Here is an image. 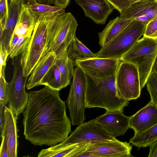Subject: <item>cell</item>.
I'll return each instance as SVG.
<instances>
[{"mask_svg":"<svg viewBox=\"0 0 157 157\" xmlns=\"http://www.w3.org/2000/svg\"><path fill=\"white\" fill-rule=\"evenodd\" d=\"M58 13H46L35 17V25L30 41L21 58L24 76H29L42 57L46 44L48 25Z\"/></svg>","mask_w":157,"mask_h":157,"instance_id":"277c9868","label":"cell"},{"mask_svg":"<svg viewBox=\"0 0 157 157\" xmlns=\"http://www.w3.org/2000/svg\"><path fill=\"white\" fill-rule=\"evenodd\" d=\"M121 61L119 58L95 57L76 60L74 64L90 76L103 78L115 76Z\"/></svg>","mask_w":157,"mask_h":157,"instance_id":"8fae6325","label":"cell"},{"mask_svg":"<svg viewBox=\"0 0 157 157\" xmlns=\"http://www.w3.org/2000/svg\"><path fill=\"white\" fill-rule=\"evenodd\" d=\"M151 101L157 106V74L153 71L151 73L146 82Z\"/></svg>","mask_w":157,"mask_h":157,"instance_id":"f1b7e54d","label":"cell"},{"mask_svg":"<svg viewBox=\"0 0 157 157\" xmlns=\"http://www.w3.org/2000/svg\"><path fill=\"white\" fill-rule=\"evenodd\" d=\"M120 13L138 0H107Z\"/></svg>","mask_w":157,"mask_h":157,"instance_id":"1f68e13d","label":"cell"},{"mask_svg":"<svg viewBox=\"0 0 157 157\" xmlns=\"http://www.w3.org/2000/svg\"><path fill=\"white\" fill-rule=\"evenodd\" d=\"M23 5L35 17L48 13H57L65 11V9L38 2L36 0H24Z\"/></svg>","mask_w":157,"mask_h":157,"instance_id":"484cf974","label":"cell"},{"mask_svg":"<svg viewBox=\"0 0 157 157\" xmlns=\"http://www.w3.org/2000/svg\"><path fill=\"white\" fill-rule=\"evenodd\" d=\"M155 1L157 3V0H155Z\"/></svg>","mask_w":157,"mask_h":157,"instance_id":"7bdbcfd3","label":"cell"},{"mask_svg":"<svg viewBox=\"0 0 157 157\" xmlns=\"http://www.w3.org/2000/svg\"><path fill=\"white\" fill-rule=\"evenodd\" d=\"M118 140L97 123L94 119L78 125L65 140L49 148L57 149L77 144Z\"/></svg>","mask_w":157,"mask_h":157,"instance_id":"9c48e42d","label":"cell"},{"mask_svg":"<svg viewBox=\"0 0 157 157\" xmlns=\"http://www.w3.org/2000/svg\"><path fill=\"white\" fill-rule=\"evenodd\" d=\"M56 57L55 53L50 52L40 58L27 80L25 86L27 89L40 85L42 79L55 63Z\"/></svg>","mask_w":157,"mask_h":157,"instance_id":"d6986e66","label":"cell"},{"mask_svg":"<svg viewBox=\"0 0 157 157\" xmlns=\"http://www.w3.org/2000/svg\"><path fill=\"white\" fill-rule=\"evenodd\" d=\"M6 66L3 67L0 71V101L6 105L8 102L7 95L8 83L5 78Z\"/></svg>","mask_w":157,"mask_h":157,"instance_id":"f546056e","label":"cell"},{"mask_svg":"<svg viewBox=\"0 0 157 157\" xmlns=\"http://www.w3.org/2000/svg\"><path fill=\"white\" fill-rule=\"evenodd\" d=\"M39 3L48 5H52L53 4V0H36Z\"/></svg>","mask_w":157,"mask_h":157,"instance_id":"f35d334b","label":"cell"},{"mask_svg":"<svg viewBox=\"0 0 157 157\" xmlns=\"http://www.w3.org/2000/svg\"><path fill=\"white\" fill-rule=\"evenodd\" d=\"M132 145L130 143L118 140L90 143L84 151L94 157H131Z\"/></svg>","mask_w":157,"mask_h":157,"instance_id":"7c38bea8","label":"cell"},{"mask_svg":"<svg viewBox=\"0 0 157 157\" xmlns=\"http://www.w3.org/2000/svg\"><path fill=\"white\" fill-rule=\"evenodd\" d=\"M67 52L69 58L74 62L95 57L96 53L92 52L85 45L75 36L68 46Z\"/></svg>","mask_w":157,"mask_h":157,"instance_id":"cb8c5ba5","label":"cell"},{"mask_svg":"<svg viewBox=\"0 0 157 157\" xmlns=\"http://www.w3.org/2000/svg\"><path fill=\"white\" fill-rule=\"evenodd\" d=\"M142 15L157 19V3L155 0H138L120 13L119 17L123 20H134Z\"/></svg>","mask_w":157,"mask_h":157,"instance_id":"ac0fdd59","label":"cell"},{"mask_svg":"<svg viewBox=\"0 0 157 157\" xmlns=\"http://www.w3.org/2000/svg\"><path fill=\"white\" fill-rule=\"evenodd\" d=\"M157 140V123L144 132L134 134L129 143L139 149L148 147Z\"/></svg>","mask_w":157,"mask_h":157,"instance_id":"d4e9b609","label":"cell"},{"mask_svg":"<svg viewBox=\"0 0 157 157\" xmlns=\"http://www.w3.org/2000/svg\"><path fill=\"white\" fill-rule=\"evenodd\" d=\"M1 143L0 147V157H8V151L7 146L4 136L1 137Z\"/></svg>","mask_w":157,"mask_h":157,"instance_id":"836d02e7","label":"cell"},{"mask_svg":"<svg viewBox=\"0 0 157 157\" xmlns=\"http://www.w3.org/2000/svg\"><path fill=\"white\" fill-rule=\"evenodd\" d=\"M154 39H157V32L155 35L154 38Z\"/></svg>","mask_w":157,"mask_h":157,"instance_id":"60d3db41","label":"cell"},{"mask_svg":"<svg viewBox=\"0 0 157 157\" xmlns=\"http://www.w3.org/2000/svg\"><path fill=\"white\" fill-rule=\"evenodd\" d=\"M70 0H53L55 6L65 9L69 4Z\"/></svg>","mask_w":157,"mask_h":157,"instance_id":"d590c367","label":"cell"},{"mask_svg":"<svg viewBox=\"0 0 157 157\" xmlns=\"http://www.w3.org/2000/svg\"><path fill=\"white\" fill-rule=\"evenodd\" d=\"M40 85L48 86L59 91L63 89L60 72L55 63L43 77Z\"/></svg>","mask_w":157,"mask_h":157,"instance_id":"4316f807","label":"cell"},{"mask_svg":"<svg viewBox=\"0 0 157 157\" xmlns=\"http://www.w3.org/2000/svg\"><path fill=\"white\" fill-rule=\"evenodd\" d=\"M6 105L3 102L0 101V130H2L4 121V110Z\"/></svg>","mask_w":157,"mask_h":157,"instance_id":"e575fe53","label":"cell"},{"mask_svg":"<svg viewBox=\"0 0 157 157\" xmlns=\"http://www.w3.org/2000/svg\"><path fill=\"white\" fill-rule=\"evenodd\" d=\"M157 32V19L148 22L146 25L144 36L153 38Z\"/></svg>","mask_w":157,"mask_h":157,"instance_id":"d6a6232c","label":"cell"},{"mask_svg":"<svg viewBox=\"0 0 157 157\" xmlns=\"http://www.w3.org/2000/svg\"><path fill=\"white\" fill-rule=\"evenodd\" d=\"M78 26L76 19L70 12L56 13L48 25L46 44L42 57L49 52L57 55L67 50L76 36Z\"/></svg>","mask_w":157,"mask_h":157,"instance_id":"3957f363","label":"cell"},{"mask_svg":"<svg viewBox=\"0 0 157 157\" xmlns=\"http://www.w3.org/2000/svg\"><path fill=\"white\" fill-rule=\"evenodd\" d=\"M73 80L67 103L71 124L79 125L85 119L86 80L85 73L78 67L74 69Z\"/></svg>","mask_w":157,"mask_h":157,"instance_id":"52a82bcc","label":"cell"},{"mask_svg":"<svg viewBox=\"0 0 157 157\" xmlns=\"http://www.w3.org/2000/svg\"><path fill=\"white\" fill-rule=\"evenodd\" d=\"M15 1V0H8L9 3H13Z\"/></svg>","mask_w":157,"mask_h":157,"instance_id":"b9f144b4","label":"cell"},{"mask_svg":"<svg viewBox=\"0 0 157 157\" xmlns=\"http://www.w3.org/2000/svg\"><path fill=\"white\" fill-rule=\"evenodd\" d=\"M119 111H106L96 117V122L114 137L123 136L130 128V117L124 115Z\"/></svg>","mask_w":157,"mask_h":157,"instance_id":"4fadbf2b","label":"cell"},{"mask_svg":"<svg viewBox=\"0 0 157 157\" xmlns=\"http://www.w3.org/2000/svg\"><path fill=\"white\" fill-rule=\"evenodd\" d=\"M148 23L133 20L119 34L102 47L95 57L120 59L143 36Z\"/></svg>","mask_w":157,"mask_h":157,"instance_id":"8992f818","label":"cell"},{"mask_svg":"<svg viewBox=\"0 0 157 157\" xmlns=\"http://www.w3.org/2000/svg\"><path fill=\"white\" fill-rule=\"evenodd\" d=\"M157 56V39L143 36L120 59L121 61L131 63L137 67L141 89L152 71Z\"/></svg>","mask_w":157,"mask_h":157,"instance_id":"5b68a950","label":"cell"},{"mask_svg":"<svg viewBox=\"0 0 157 157\" xmlns=\"http://www.w3.org/2000/svg\"><path fill=\"white\" fill-rule=\"evenodd\" d=\"M150 147L148 157H157V140L151 144Z\"/></svg>","mask_w":157,"mask_h":157,"instance_id":"8d00e7d4","label":"cell"},{"mask_svg":"<svg viewBox=\"0 0 157 157\" xmlns=\"http://www.w3.org/2000/svg\"><path fill=\"white\" fill-rule=\"evenodd\" d=\"M157 123V106L150 101L131 116L129 126L136 134L148 129Z\"/></svg>","mask_w":157,"mask_h":157,"instance_id":"9a60e30c","label":"cell"},{"mask_svg":"<svg viewBox=\"0 0 157 157\" xmlns=\"http://www.w3.org/2000/svg\"><path fill=\"white\" fill-rule=\"evenodd\" d=\"M83 10L86 16L96 23L104 24L115 9L107 0H75Z\"/></svg>","mask_w":157,"mask_h":157,"instance_id":"5bb4252c","label":"cell"},{"mask_svg":"<svg viewBox=\"0 0 157 157\" xmlns=\"http://www.w3.org/2000/svg\"><path fill=\"white\" fill-rule=\"evenodd\" d=\"M31 37L18 38L13 34L10 44L9 56L13 59L21 55L28 45Z\"/></svg>","mask_w":157,"mask_h":157,"instance_id":"83f0119b","label":"cell"},{"mask_svg":"<svg viewBox=\"0 0 157 157\" xmlns=\"http://www.w3.org/2000/svg\"><path fill=\"white\" fill-rule=\"evenodd\" d=\"M154 20L152 18L146 15H142L135 18L134 20L139 21L148 22Z\"/></svg>","mask_w":157,"mask_h":157,"instance_id":"74e56055","label":"cell"},{"mask_svg":"<svg viewBox=\"0 0 157 157\" xmlns=\"http://www.w3.org/2000/svg\"><path fill=\"white\" fill-rule=\"evenodd\" d=\"M59 91L45 86L28 93V102L23 112L24 134L34 145H55L65 140L71 132V121Z\"/></svg>","mask_w":157,"mask_h":157,"instance_id":"6da1fadb","label":"cell"},{"mask_svg":"<svg viewBox=\"0 0 157 157\" xmlns=\"http://www.w3.org/2000/svg\"><path fill=\"white\" fill-rule=\"evenodd\" d=\"M55 64L59 70L63 88L70 84L73 77L74 63L68 56L67 50L56 55Z\"/></svg>","mask_w":157,"mask_h":157,"instance_id":"7402d4cb","label":"cell"},{"mask_svg":"<svg viewBox=\"0 0 157 157\" xmlns=\"http://www.w3.org/2000/svg\"><path fill=\"white\" fill-rule=\"evenodd\" d=\"M86 108H100L106 111L122 112L129 101L120 97L116 89L115 77L97 78L85 74Z\"/></svg>","mask_w":157,"mask_h":157,"instance_id":"7a4b0ae2","label":"cell"},{"mask_svg":"<svg viewBox=\"0 0 157 157\" xmlns=\"http://www.w3.org/2000/svg\"><path fill=\"white\" fill-rule=\"evenodd\" d=\"M35 24V17L23 5L13 34L18 38L31 37Z\"/></svg>","mask_w":157,"mask_h":157,"instance_id":"ffe728a7","label":"cell"},{"mask_svg":"<svg viewBox=\"0 0 157 157\" xmlns=\"http://www.w3.org/2000/svg\"><path fill=\"white\" fill-rule=\"evenodd\" d=\"M21 56V55L12 59L13 77L11 82L8 83L7 88L9 108L17 119L24 111L29 101V95L25 90V86L29 76H23Z\"/></svg>","mask_w":157,"mask_h":157,"instance_id":"ba28073f","label":"cell"},{"mask_svg":"<svg viewBox=\"0 0 157 157\" xmlns=\"http://www.w3.org/2000/svg\"><path fill=\"white\" fill-rule=\"evenodd\" d=\"M117 92L121 98L128 101L140 96L141 88L138 69L128 62L121 61L115 77Z\"/></svg>","mask_w":157,"mask_h":157,"instance_id":"30bf717a","label":"cell"},{"mask_svg":"<svg viewBox=\"0 0 157 157\" xmlns=\"http://www.w3.org/2000/svg\"><path fill=\"white\" fill-rule=\"evenodd\" d=\"M8 16V0H0V29L3 31Z\"/></svg>","mask_w":157,"mask_h":157,"instance_id":"4dcf8cb0","label":"cell"},{"mask_svg":"<svg viewBox=\"0 0 157 157\" xmlns=\"http://www.w3.org/2000/svg\"><path fill=\"white\" fill-rule=\"evenodd\" d=\"M11 109L5 106L4 121L0 137L4 136L8 148V157H16L18 146L17 120Z\"/></svg>","mask_w":157,"mask_h":157,"instance_id":"e0dca14e","label":"cell"},{"mask_svg":"<svg viewBox=\"0 0 157 157\" xmlns=\"http://www.w3.org/2000/svg\"><path fill=\"white\" fill-rule=\"evenodd\" d=\"M123 20L119 17L111 20L103 31L98 33L99 44L101 47L109 42L124 30L133 21Z\"/></svg>","mask_w":157,"mask_h":157,"instance_id":"44dd1931","label":"cell"},{"mask_svg":"<svg viewBox=\"0 0 157 157\" xmlns=\"http://www.w3.org/2000/svg\"><path fill=\"white\" fill-rule=\"evenodd\" d=\"M152 71L157 74V56L153 66Z\"/></svg>","mask_w":157,"mask_h":157,"instance_id":"ab89813d","label":"cell"},{"mask_svg":"<svg viewBox=\"0 0 157 157\" xmlns=\"http://www.w3.org/2000/svg\"><path fill=\"white\" fill-rule=\"evenodd\" d=\"M88 143L77 144L57 149L49 147L42 150L38 154L39 157H74L77 154L84 150Z\"/></svg>","mask_w":157,"mask_h":157,"instance_id":"603a6c76","label":"cell"},{"mask_svg":"<svg viewBox=\"0 0 157 157\" xmlns=\"http://www.w3.org/2000/svg\"><path fill=\"white\" fill-rule=\"evenodd\" d=\"M24 0H15L13 3H8V16L5 28L0 32V51L8 52L12 36L21 10Z\"/></svg>","mask_w":157,"mask_h":157,"instance_id":"2e32d148","label":"cell"}]
</instances>
